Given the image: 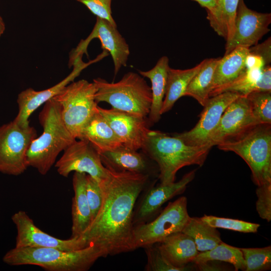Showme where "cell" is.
I'll return each instance as SVG.
<instances>
[{"instance_id": "obj_1", "label": "cell", "mask_w": 271, "mask_h": 271, "mask_svg": "<svg viewBox=\"0 0 271 271\" xmlns=\"http://www.w3.org/2000/svg\"><path fill=\"white\" fill-rule=\"evenodd\" d=\"M107 169L106 178L99 182L103 196L101 206L81 236L86 246L99 248L103 257L135 250L133 211L150 177L141 173Z\"/></svg>"}, {"instance_id": "obj_2", "label": "cell", "mask_w": 271, "mask_h": 271, "mask_svg": "<svg viewBox=\"0 0 271 271\" xmlns=\"http://www.w3.org/2000/svg\"><path fill=\"white\" fill-rule=\"evenodd\" d=\"M211 148L190 146L175 136L149 129L142 150L157 165L160 183L168 184L175 181L177 173L184 167H201Z\"/></svg>"}, {"instance_id": "obj_3", "label": "cell", "mask_w": 271, "mask_h": 271, "mask_svg": "<svg viewBox=\"0 0 271 271\" xmlns=\"http://www.w3.org/2000/svg\"><path fill=\"white\" fill-rule=\"evenodd\" d=\"M39 119L42 134L31 143L27 153L28 167L45 175L56 163L59 154L75 140L66 127L59 103L52 98L45 103Z\"/></svg>"}, {"instance_id": "obj_4", "label": "cell", "mask_w": 271, "mask_h": 271, "mask_svg": "<svg viewBox=\"0 0 271 271\" xmlns=\"http://www.w3.org/2000/svg\"><path fill=\"white\" fill-rule=\"evenodd\" d=\"M100 257H103L102 252L94 245L71 251L15 247L5 254L3 260L10 265H37L47 271H87Z\"/></svg>"}, {"instance_id": "obj_5", "label": "cell", "mask_w": 271, "mask_h": 271, "mask_svg": "<svg viewBox=\"0 0 271 271\" xmlns=\"http://www.w3.org/2000/svg\"><path fill=\"white\" fill-rule=\"evenodd\" d=\"M97 90V103L105 102L112 108L145 118L150 112L152 101L151 87L144 77L133 72L125 73L116 82L104 79H93Z\"/></svg>"}, {"instance_id": "obj_6", "label": "cell", "mask_w": 271, "mask_h": 271, "mask_svg": "<svg viewBox=\"0 0 271 271\" xmlns=\"http://www.w3.org/2000/svg\"><path fill=\"white\" fill-rule=\"evenodd\" d=\"M218 149L231 151L246 163L257 186L271 183V126L255 125L238 137L222 142Z\"/></svg>"}, {"instance_id": "obj_7", "label": "cell", "mask_w": 271, "mask_h": 271, "mask_svg": "<svg viewBox=\"0 0 271 271\" xmlns=\"http://www.w3.org/2000/svg\"><path fill=\"white\" fill-rule=\"evenodd\" d=\"M93 82L85 79L71 82L54 98L60 106L62 120L76 139H79L85 124L98 110Z\"/></svg>"}, {"instance_id": "obj_8", "label": "cell", "mask_w": 271, "mask_h": 271, "mask_svg": "<svg viewBox=\"0 0 271 271\" xmlns=\"http://www.w3.org/2000/svg\"><path fill=\"white\" fill-rule=\"evenodd\" d=\"M189 217L186 197L170 202L154 220L133 226L135 249L159 243L170 235L182 231Z\"/></svg>"}, {"instance_id": "obj_9", "label": "cell", "mask_w": 271, "mask_h": 271, "mask_svg": "<svg viewBox=\"0 0 271 271\" xmlns=\"http://www.w3.org/2000/svg\"><path fill=\"white\" fill-rule=\"evenodd\" d=\"M37 138L35 128L21 126L13 120L0 126V172L19 176L28 167L27 153Z\"/></svg>"}, {"instance_id": "obj_10", "label": "cell", "mask_w": 271, "mask_h": 271, "mask_svg": "<svg viewBox=\"0 0 271 271\" xmlns=\"http://www.w3.org/2000/svg\"><path fill=\"white\" fill-rule=\"evenodd\" d=\"M63 152L55 164L61 176L68 177L72 172L84 173L99 182L106 178L107 169L103 165L98 152L88 141L75 140Z\"/></svg>"}, {"instance_id": "obj_11", "label": "cell", "mask_w": 271, "mask_h": 271, "mask_svg": "<svg viewBox=\"0 0 271 271\" xmlns=\"http://www.w3.org/2000/svg\"><path fill=\"white\" fill-rule=\"evenodd\" d=\"M98 39L103 50L109 52L114 64V73L116 75L121 68L127 65L130 54L128 45L117 30V27L109 22L96 18L94 27L90 35L82 40L70 55L69 66L84 53L87 54V48L89 42L93 39Z\"/></svg>"}, {"instance_id": "obj_12", "label": "cell", "mask_w": 271, "mask_h": 271, "mask_svg": "<svg viewBox=\"0 0 271 271\" xmlns=\"http://www.w3.org/2000/svg\"><path fill=\"white\" fill-rule=\"evenodd\" d=\"M270 13H260L247 7L239 0L234 21V30L231 39L226 42L224 55L238 47L249 48L256 45L269 31Z\"/></svg>"}, {"instance_id": "obj_13", "label": "cell", "mask_w": 271, "mask_h": 271, "mask_svg": "<svg viewBox=\"0 0 271 271\" xmlns=\"http://www.w3.org/2000/svg\"><path fill=\"white\" fill-rule=\"evenodd\" d=\"M12 220L17 228L16 247H53L71 251L87 247L81 237L61 239L43 231L25 211L14 213Z\"/></svg>"}, {"instance_id": "obj_14", "label": "cell", "mask_w": 271, "mask_h": 271, "mask_svg": "<svg viewBox=\"0 0 271 271\" xmlns=\"http://www.w3.org/2000/svg\"><path fill=\"white\" fill-rule=\"evenodd\" d=\"M259 124L254 117L246 96L240 95L224 111L207 145L211 147L233 139Z\"/></svg>"}, {"instance_id": "obj_15", "label": "cell", "mask_w": 271, "mask_h": 271, "mask_svg": "<svg viewBox=\"0 0 271 271\" xmlns=\"http://www.w3.org/2000/svg\"><path fill=\"white\" fill-rule=\"evenodd\" d=\"M240 95L237 92H224L210 97L204 105L196 125L189 131L175 133L174 136L190 146H208V138L217 126L224 111Z\"/></svg>"}, {"instance_id": "obj_16", "label": "cell", "mask_w": 271, "mask_h": 271, "mask_svg": "<svg viewBox=\"0 0 271 271\" xmlns=\"http://www.w3.org/2000/svg\"><path fill=\"white\" fill-rule=\"evenodd\" d=\"M196 170L185 175L178 182L168 184L150 185L144 190L140 201L134 207L133 226L149 221L160 211L162 205L176 196L182 194L187 185L194 179Z\"/></svg>"}, {"instance_id": "obj_17", "label": "cell", "mask_w": 271, "mask_h": 271, "mask_svg": "<svg viewBox=\"0 0 271 271\" xmlns=\"http://www.w3.org/2000/svg\"><path fill=\"white\" fill-rule=\"evenodd\" d=\"M101 58L100 56L95 60L85 63L79 58L74 61L72 72L64 79L48 89L41 91H36L29 88L21 91L18 96L17 103L19 111L13 120L21 126H28L29 124V118L38 107L57 95L67 85L73 81L81 72L87 66Z\"/></svg>"}, {"instance_id": "obj_18", "label": "cell", "mask_w": 271, "mask_h": 271, "mask_svg": "<svg viewBox=\"0 0 271 271\" xmlns=\"http://www.w3.org/2000/svg\"><path fill=\"white\" fill-rule=\"evenodd\" d=\"M98 110L124 147L135 151L142 149L149 130L145 118L113 108L98 106Z\"/></svg>"}, {"instance_id": "obj_19", "label": "cell", "mask_w": 271, "mask_h": 271, "mask_svg": "<svg viewBox=\"0 0 271 271\" xmlns=\"http://www.w3.org/2000/svg\"><path fill=\"white\" fill-rule=\"evenodd\" d=\"M99 154L103 165L107 169L141 173L150 177L159 174V169H154L145 155L124 146Z\"/></svg>"}, {"instance_id": "obj_20", "label": "cell", "mask_w": 271, "mask_h": 271, "mask_svg": "<svg viewBox=\"0 0 271 271\" xmlns=\"http://www.w3.org/2000/svg\"><path fill=\"white\" fill-rule=\"evenodd\" d=\"M167 260L181 271L188 270V266L198 253L192 238L182 231L173 233L157 243Z\"/></svg>"}, {"instance_id": "obj_21", "label": "cell", "mask_w": 271, "mask_h": 271, "mask_svg": "<svg viewBox=\"0 0 271 271\" xmlns=\"http://www.w3.org/2000/svg\"><path fill=\"white\" fill-rule=\"evenodd\" d=\"M78 140L88 141L98 153L123 146L98 110L85 124Z\"/></svg>"}, {"instance_id": "obj_22", "label": "cell", "mask_w": 271, "mask_h": 271, "mask_svg": "<svg viewBox=\"0 0 271 271\" xmlns=\"http://www.w3.org/2000/svg\"><path fill=\"white\" fill-rule=\"evenodd\" d=\"M86 176L84 173L74 172L73 176L72 238L80 237L91 222V211L86 194Z\"/></svg>"}, {"instance_id": "obj_23", "label": "cell", "mask_w": 271, "mask_h": 271, "mask_svg": "<svg viewBox=\"0 0 271 271\" xmlns=\"http://www.w3.org/2000/svg\"><path fill=\"white\" fill-rule=\"evenodd\" d=\"M249 53V48L238 47L219 59L210 93L231 83L245 71L246 58Z\"/></svg>"}, {"instance_id": "obj_24", "label": "cell", "mask_w": 271, "mask_h": 271, "mask_svg": "<svg viewBox=\"0 0 271 271\" xmlns=\"http://www.w3.org/2000/svg\"><path fill=\"white\" fill-rule=\"evenodd\" d=\"M169 68V58L164 56L151 69L139 70L141 76L148 78L151 82L152 101L149 115L150 120L153 123L158 122L161 118V110L165 95Z\"/></svg>"}, {"instance_id": "obj_25", "label": "cell", "mask_w": 271, "mask_h": 271, "mask_svg": "<svg viewBox=\"0 0 271 271\" xmlns=\"http://www.w3.org/2000/svg\"><path fill=\"white\" fill-rule=\"evenodd\" d=\"M203 63V60L194 67L185 70L170 67L165 95L161 110V115L171 110L175 103L184 96L188 85L200 70Z\"/></svg>"}, {"instance_id": "obj_26", "label": "cell", "mask_w": 271, "mask_h": 271, "mask_svg": "<svg viewBox=\"0 0 271 271\" xmlns=\"http://www.w3.org/2000/svg\"><path fill=\"white\" fill-rule=\"evenodd\" d=\"M182 231L192 238L199 252L210 250L222 241L217 228L208 225L201 217L190 216Z\"/></svg>"}, {"instance_id": "obj_27", "label": "cell", "mask_w": 271, "mask_h": 271, "mask_svg": "<svg viewBox=\"0 0 271 271\" xmlns=\"http://www.w3.org/2000/svg\"><path fill=\"white\" fill-rule=\"evenodd\" d=\"M219 59L209 58L203 60L201 68L190 82L184 96L193 97L204 106L210 98L214 74Z\"/></svg>"}, {"instance_id": "obj_28", "label": "cell", "mask_w": 271, "mask_h": 271, "mask_svg": "<svg viewBox=\"0 0 271 271\" xmlns=\"http://www.w3.org/2000/svg\"><path fill=\"white\" fill-rule=\"evenodd\" d=\"M220 261L231 263L235 270H244L245 261L240 248L221 241L212 249L198 253L193 262L198 263L207 261Z\"/></svg>"}, {"instance_id": "obj_29", "label": "cell", "mask_w": 271, "mask_h": 271, "mask_svg": "<svg viewBox=\"0 0 271 271\" xmlns=\"http://www.w3.org/2000/svg\"><path fill=\"white\" fill-rule=\"evenodd\" d=\"M239 0H216L217 15L212 27L226 42L232 38L234 30V21Z\"/></svg>"}, {"instance_id": "obj_30", "label": "cell", "mask_w": 271, "mask_h": 271, "mask_svg": "<svg viewBox=\"0 0 271 271\" xmlns=\"http://www.w3.org/2000/svg\"><path fill=\"white\" fill-rule=\"evenodd\" d=\"M263 69L246 68L245 71L234 81L211 92L209 97L224 92H237L241 95L247 96L250 93L256 91V83Z\"/></svg>"}, {"instance_id": "obj_31", "label": "cell", "mask_w": 271, "mask_h": 271, "mask_svg": "<svg viewBox=\"0 0 271 271\" xmlns=\"http://www.w3.org/2000/svg\"><path fill=\"white\" fill-rule=\"evenodd\" d=\"M246 97L258 123L271 124V92L254 91Z\"/></svg>"}, {"instance_id": "obj_32", "label": "cell", "mask_w": 271, "mask_h": 271, "mask_svg": "<svg viewBox=\"0 0 271 271\" xmlns=\"http://www.w3.org/2000/svg\"><path fill=\"white\" fill-rule=\"evenodd\" d=\"M245 271H262L271 268V246L261 248H241Z\"/></svg>"}, {"instance_id": "obj_33", "label": "cell", "mask_w": 271, "mask_h": 271, "mask_svg": "<svg viewBox=\"0 0 271 271\" xmlns=\"http://www.w3.org/2000/svg\"><path fill=\"white\" fill-rule=\"evenodd\" d=\"M201 219L210 226L243 233H256L260 224L241 220L204 215Z\"/></svg>"}, {"instance_id": "obj_34", "label": "cell", "mask_w": 271, "mask_h": 271, "mask_svg": "<svg viewBox=\"0 0 271 271\" xmlns=\"http://www.w3.org/2000/svg\"><path fill=\"white\" fill-rule=\"evenodd\" d=\"M145 248L147 262L145 267L147 271H181L172 265L166 258L157 243L149 245Z\"/></svg>"}, {"instance_id": "obj_35", "label": "cell", "mask_w": 271, "mask_h": 271, "mask_svg": "<svg viewBox=\"0 0 271 271\" xmlns=\"http://www.w3.org/2000/svg\"><path fill=\"white\" fill-rule=\"evenodd\" d=\"M86 194L90 207L91 222L97 215L102 203V192L98 181L86 174L85 183Z\"/></svg>"}, {"instance_id": "obj_36", "label": "cell", "mask_w": 271, "mask_h": 271, "mask_svg": "<svg viewBox=\"0 0 271 271\" xmlns=\"http://www.w3.org/2000/svg\"><path fill=\"white\" fill-rule=\"evenodd\" d=\"M256 210L259 217L267 222L271 221V183L257 186Z\"/></svg>"}, {"instance_id": "obj_37", "label": "cell", "mask_w": 271, "mask_h": 271, "mask_svg": "<svg viewBox=\"0 0 271 271\" xmlns=\"http://www.w3.org/2000/svg\"><path fill=\"white\" fill-rule=\"evenodd\" d=\"M84 6L95 16L109 22L117 27L112 16V0H76Z\"/></svg>"}, {"instance_id": "obj_38", "label": "cell", "mask_w": 271, "mask_h": 271, "mask_svg": "<svg viewBox=\"0 0 271 271\" xmlns=\"http://www.w3.org/2000/svg\"><path fill=\"white\" fill-rule=\"evenodd\" d=\"M249 51L260 56L264 59L266 64L269 65L271 62L270 37L261 44L250 47Z\"/></svg>"}, {"instance_id": "obj_39", "label": "cell", "mask_w": 271, "mask_h": 271, "mask_svg": "<svg viewBox=\"0 0 271 271\" xmlns=\"http://www.w3.org/2000/svg\"><path fill=\"white\" fill-rule=\"evenodd\" d=\"M256 91L271 92V67L266 65L256 83Z\"/></svg>"}, {"instance_id": "obj_40", "label": "cell", "mask_w": 271, "mask_h": 271, "mask_svg": "<svg viewBox=\"0 0 271 271\" xmlns=\"http://www.w3.org/2000/svg\"><path fill=\"white\" fill-rule=\"evenodd\" d=\"M198 2L202 7L205 8L207 11V19L211 27L214 24L216 18L217 10L216 0H194Z\"/></svg>"}, {"instance_id": "obj_41", "label": "cell", "mask_w": 271, "mask_h": 271, "mask_svg": "<svg viewBox=\"0 0 271 271\" xmlns=\"http://www.w3.org/2000/svg\"><path fill=\"white\" fill-rule=\"evenodd\" d=\"M245 65L246 68L263 69L267 65L266 64L262 57L249 51L246 58Z\"/></svg>"}, {"instance_id": "obj_42", "label": "cell", "mask_w": 271, "mask_h": 271, "mask_svg": "<svg viewBox=\"0 0 271 271\" xmlns=\"http://www.w3.org/2000/svg\"><path fill=\"white\" fill-rule=\"evenodd\" d=\"M5 24L2 19L0 16V37L2 35L5 30Z\"/></svg>"}]
</instances>
